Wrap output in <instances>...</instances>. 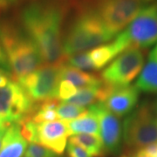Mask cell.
<instances>
[{
	"mask_svg": "<svg viewBox=\"0 0 157 157\" xmlns=\"http://www.w3.org/2000/svg\"><path fill=\"white\" fill-rule=\"evenodd\" d=\"M135 157H150V156H148V155H147L146 153L143 151L142 149H140L139 151H137V153L135 154Z\"/></svg>",
	"mask_w": 157,
	"mask_h": 157,
	"instance_id": "cell-28",
	"label": "cell"
},
{
	"mask_svg": "<svg viewBox=\"0 0 157 157\" xmlns=\"http://www.w3.org/2000/svg\"><path fill=\"white\" fill-rule=\"evenodd\" d=\"M0 68L4 69L5 71L10 73V67H9V63H8V59L7 55L3 45L0 43Z\"/></svg>",
	"mask_w": 157,
	"mask_h": 157,
	"instance_id": "cell-24",
	"label": "cell"
},
{
	"mask_svg": "<svg viewBox=\"0 0 157 157\" xmlns=\"http://www.w3.org/2000/svg\"><path fill=\"white\" fill-rule=\"evenodd\" d=\"M139 91L146 93H157V59L148 56L140 77L135 85Z\"/></svg>",
	"mask_w": 157,
	"mask_h": 157,
	"instance_id": "cell-17",
	"label": "cell"
},
{
	"mask_svg": "<svg viewBox=\"0 0 157 157\" xmlns=\"http://www.w3.org/2000/svg\"><path fill=\"white\" fill-rule=\"evenodd\" d=\"M90 111L95 113L100 123V134L103 146L107 153H117L121 145L123 129L117 115L110 112L101 102L89 107Z\"/></svg>",
	"mask_w": 157,
	"mask_h": 157,
	"instance_id": "cell-10",
	"label": "cell"
},
{
	"mask_svg": "<svg viewBox=\"0 0 157 157\" xmlns=\"http://www.w3.org/2000/svg\"><path fill=\"white\" fill-rule=\"evenodd\" d=\"M123 138L131 148H144L157 142V113L152 105L143 102L125 119Z\"/></svg>",
	"mask_w": 157,
	"mask_h": 157,
	"instance_id": "cell-4",
	"label": "cell"
},
{
	"mask_svg": "<svg viewBox=\"0 0 157 157\" xmlns=\"http://www.w3.org/2000/svg\"><path fill=\"white\" fill-rule=\"evenodd\" d=\"M141 149L145 152L148 156L157 157V142L150 144V145L145 147L144 148H141Z\"/></svg>",
	"mask_w": 157,
	"mask_h": 157,
	"instance_id": "cell-25",
	"label": "cell"
},
{
	"mask_svg": "<svg viewBox=\"0 0 157 157\" xmlns=\"http://www.w3.org/2000/svg\"><path fill=\"white\" fill-rule=\"evenodd\" d=\"M67 152L68 157H93L81 147L70 142L67 147Z\"/></svg>",
	"mask_w": 157,
	"mask_h": 157,
	"instance_id": "cell-23",
	"label": "cell"
},
{
	"mask_svg": "<svg viewBox=\"0 0 157 157\" xmlns=\"http://www.w3.org/2000/svg\"><path fill=\"white\" fill-rule=\"evenodd\" d=\"M60 71L61 67L45 64L34 73L20 78L17 83L34 102L57 98L59 80L61 79Z\"/></svg>",
	"mask_w": 157,
	"mask_h": 157,
	"instance_id": "cell-8",
	"label": "cell"
},
{
	"mask_svg": "<svg viewBox=\"0 0 157 157\" xmlns=\"http://www.w3.org/2000/svg\"><path fill=\"white\" fill-rule=\"evenodd\" d=\"M144 64V53L141 49L131 47L122 52L102 71L101 78L104 83L113 87L129 86L140 73Z\"/></svg>",
	"mask_w": 157,
	"mask_h": 157,
	"instance_id": "cell-6",
	"label": "cell"
},
{
	"mask_svg": "<svg viewBox=\"0 0 157 157\" xmlns=\"http://www.w3.org/2000/svg\"><path fill=\"white\" fill-rule=\"evenodd\" d=\"M113 35L93 9L82 11L74 19L63 40L67 57L96 47L112 39Z\"/></svg>",
	"mask_w": 157,
	"mask_h": 157,
	"instance_id": "cell-3",
	"label": "cell"
},
{
	"mask_svg": "<svg viewBox=\"0 0 157 157\" xmlns=\"http://www.w3.org/2000/svg\"><path fill=\"white\" fill-rule=\"evenodd\" d=\"M77 93V89L75 86H73L70 81L62 80L59 85V88L57 92V98L59 100L66 101L75 95Z\"/></svg>",
	"mask_w": 157,
	"mask_h": 157,
	"instance_id": "cell-21",
	"label": "cell"
},
{
	"mask_svg": "<svg viewBox=\"0 0 157 157\" xmlns=\"http://www.w3.org/2000/svg\"><path fill=\"white\" fill-rule=\"evenodd\" d=\"M56 112L59 119H61L64 121H70L71 120L78 119L86 115L88 113V109L67 102H62L57 107Z\"/></svg>",
	"mask_w": 157,
	"mask_h": 157,
	"instance_id": "cell-19",
	"label": "cell"
},
{
	"mask_svg": "<svg viewBox=\"0 0 157 157\" xmlns=\"http://www.w3.org/2000/svg\"><path fill=\"white\" fill-rule=\"evenodd\" d=\"M63 11L50 3H32L21 12L24 31L38 46L44 63L62 67L67 64L61 40Z\"/></svg>",
	"mask_w": 157,
	"mask_h": 157,
	"instance_id": "cell-1",
	"label": "cell"
},
{
	"mask_svg": "<svg viewBox=\"0 0 157 157\" xmlns=\"http://www.w3.org/2000/svg\"><path fill=\"white\" fill-rule=\"evenodd\" d=\"M60 78L63 80L70 81L73 86L79 88L84 87H94L102 84L101 77L80 71L78 68L70 67L68 65H64L61 67Z\"/></svg>",
	"mask_w": 157,
	"mask_h": 157,
	"instance_id": "cell-14",
	"label": "cell"
},
{
	"mask_svg": "<svg viewBox=\"0 0 157 157\" xmlns=\"http://www.w3.org/2000/svg\"><path fill=\"white\" fill-rule=\"evenodd\" d=\"M0 43L7 55L11 78L15 82L34 73L44 63L38 46L10 20H0Z\"/></svg>",
	"mask_w": 157,
	"mask_h": 157,
	"instance_id": "cell-2",
	"label": "cell"
},
{
	"mask_svg": "<svg viewBox=\"0 0 157 157\" xmlns=\"http://www.w3.org/2000/svg\"><path fill=\"white\" fill-rule=\"evenodd\" d=\"M142 3H151V2H154V1H156V0H140Z\"/></svg>",
	"mask_w": 157,
	"mask_h": 157,
	"instance_id": "cell-31",
	"label": "cell"
},
{
	"mask_svg": "<svg viewBox=\"0 0 157 157\" xmlns=\"http://www.w3.org/2000/svg\"><path fill=\"white\" fill-rule=\"evenodd\" d=\"M149 55L152 57H155V58H156L157 59V44L155 45V46L152 49V51L150 52V53H149Z\"/></svg>",
	"mask_w": 157,
	"mask_h": 157,
	"instance_id": "cell-29",
	"label": "cell"
},
{
	"mask_svg": "<svg viewBox=\"0 0 157 157\" xmlns=\"http://www.w3.org/2000/svg\"><path fill=\"white\" fill-rule=\"evenodd\" d=\"M139 95L140 91L135 86L116 87L103 104L113 114L122 117L135 110Z\"/></svg>",
	"mask_w": 157,
	"mask_h": 157,
	"instance_id": "cell-12",
	"label": "cell"
},
{
	"mask_svg": "<svg viewBox=\"0 0 157 157\" xmlns=\"http://www.w3.org/2000/svg\"><path fill=\"white\" fill-rule=\"evenodd\" d=\"M26 155L29 157H57L56 154L39 143H31L27 148Z\"/></svg>",
	"mask_w": 157,
	"mask_h": 157,
	"instance_id": "cell-22",
	"label": "cell"
},
{
	"mask_svg": "<svg viewBox=\"0 0 157 157\" xmlns=\"http://www.w3.org/2000/svg\"><path fill=\"white\" fill-rule=\"evenodd\" d=\"M141 7L140 0H97L94 11L115 36L134 20Z\"/></svg>",
	"mask_w": 157,
	"mask_h": 157,
	"instance_id": "cell-5",
	"label": "cell"
},
{
	"mask_svg": "<svg viewBox=\"0 0 157 157\" xmlns=\"http://www.w3.org/2000/svg\"><path fill=\"white\" fill-rule=\"evenodd\" d=\"M121 157H135V156H129V155H122Z\"/></svg>",
	"mask_w": 157,
	"mask_h": 157,
	"instance_id": "cell-32",
	"label": "cell"
},
{
	"mask_svg": "<svg viewBox=\"0 0 157 157\" xmlns=\"http://www.w3.org/2000/svg\"><path fill=\"white\" fill-rule=\"evenodd\" d=\"M155 111H156V113H157V107H156V110H155Z\"/></svg>",
	"mask_w": 157,
	"mask_h": 157,
	"instance_id": "cell-35",
	"label": "cell"
},
{
	"mask_svg": "<svg viewBox=\"0 0 157 157\" xmlns=\"http://www.w3.org/2000/svg\"><path fill=\"white\" fill-rule=\"evenodd\" d=\"M70 135L78 134H90V135H100V123L95 113L90 111L76 120L67 122Z\"/></svg>",
	"mask_w": 157,
	"mask_h": 157,
	"instance_id": "cell-15",
	"label": "cell"
},
{
	"mask_svg": "<svg viewBox=\"0 0 157 157\" xmlns=\"http://www.w3.org/2000/svg\"><path fill=\"white\" fill-rule=\"evenodd\" d=\"M3 70H4V69H2V68H0V73H1V72H2Z\"/></svg>",
	"mask_w": 157,
	"mask_h": 157,
	"instance_id": "cell-33",
	"label": "cell"
},
{
	"mask_svg": "<svg viewBox=\"0 0 157 157\" xmlns=\"http://www.w3.org/2000/svg\"><path fill=\"white\" fill-rule=\"evenodd\" d=\"M11 124H8L7 126H6L5 128L0 129V149L3 146V143H4V139H5V135H6V130H7V128L10 126Z\"/></svg>",
	"mask_w": 157,
	"mask_h": 157,
	"instance_id": "cell-27",
	"label": "cell"
},
{
	"mask_svg": "<svg viewBox=\"0 0 157 157\" xmlns=\"http://www.w3.org/2000/svg\"><path fill=\"white\" fill-rule=\"evenodd\" d=\"M101 86H94V87L79 88V90L77 91L75 95H73L72 98H70L69 100L64 101V102H67L69 104H73V105L82 107H86V106H92V105L99 102V93H100Z\"/></svg>",
	"mask_w": 157,
	"mask_h": 157,
	"instance_id": "cell-18",
	"label": "cell"
},
{
	"mask_svg": "<svg viewBox=\"0 0 157 157\" xmlns=\"http://www.w3.org/2000/svg\"><path fill=\"white\" fill-rule=\"evenodd\" d=\"M66 65L83 70H95L94 65L88 55V52H83L67 57Z\"/></svg>",
	"mask_w": 157,
	"mask_h": 157,
	"instance_id": "cell-20",
	"label": "cell"
},
{
	"mask_svg": "<svg viewBox=\"0 0 157 157\" xmlns=\"http://www.w3.org/2000/svg\"><path fill=\"white\" fill-rule=\"evenodd\" d=\"M130 48L144 49L157 42V2L141 9L123 31Z\"/></svg>",
	"mask_w": 157,
	"mask_h": 157,
	"instance_id": "cell-9",
	"label": "cell"
},
{
	"mask_svg": "<svg viewBox=\"0 0 157 157\" xmlns=\"http://www.w3.org/2000/svg\"><path fill=\"white\" fill-rule=\"evenodd\" d=\"M18 0H0V12L6 11L11 6L15 5Z\"/></svg>",
	"mask_w": 157,
	"mask_h": 157,
	"instance_id": "cell-26",
	"label": "cell"
},
{
	"mask_svg": "<svg viewBox=\"0 0 157 157\" xmlns=\"http://www.w3.org/2000/svg\"><path fill=\"white\" fill-rule=\"evenodd\" d=\"M69 142L81 147L93 157H104L107 154L99 135L78 134L72 135Z\"/></svg>",
	"mask_w": 157,
	"mask_h": 157,
	"instance_id": "cell-16",
	"label": "cell"
},
{
	"mask_svg": "<svg viewBox=\"0 0 157 157\" xmlns=\"http://www.w3.org/2000/svg\"><path fill=\"white\" fill-rule=\"evenodd\" d=\"M35 103L20 85L13 80L0 86V118L7 123H17L32 116Z\"/></svg>",
	"mask_w": 157,
	"mask_h": 157,
	"instance_id": "cell-7",
	"label": "cell"
},
{
	"mask_svg": "<svg viewBox=\"0 0 157 157\" xmlns=\"http://www.w3.org/2000/svg\"><path fill=\"white\" fill-rule=\"evenodd\" d=\"M37 135L39 144L60 155L67 147L70 133L66 121H54L37 124Z\"/></svg>",
	"mask_w": 157,
	"mask_h": 157,
	"instance_id": "cell-11",
	"label": "cell"
},
{
	"mask_svg": "<svg viewBox=\"0 0 157 157\" xmlns=\"http://www.w3.org/2000/svg\"><path fill=\"white\" fill-rule=\"evenodd\" d=\"M25 157H29V156H27V155H25Z\"/></svg>",
	"mask_w": 157,
	"mask_h": 157,
	"instance_id": "cell-34",
	"label": "cell"
},
{
	"mask_svg": "<svg viewBox=\"0 0 157 157\" xmlns=\"http://www.w3.org/2000/svg\"><path fill=\"white\" fill-rule=\"evenodd\" d=\"M8 124H11V123H7L6 121H4L1 118H0V129L3 128H5L6 126H7Z\"/></svg>",
	"mask_w": 157,
	"mask_h": 157,
	"instance_id": "cell-30",
	"label": "cell"
},
{
	"mask_svg": "<svg viewBox=\"0 0 157 157\" xmlns=\"http://www.w3.org/2000/svg\"><path fill=\"white\" fill-rule=\"evenodd\" d=\"M27 147V141L19 134L17 123H11L6 130L0 157H22Z\"/></svg>",
	"mask_w": 157,
	"mask_h": 157,
	"instance_id": "cell-13",
	"label": "cell"
}]
</instances>
